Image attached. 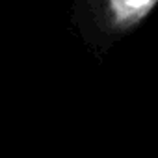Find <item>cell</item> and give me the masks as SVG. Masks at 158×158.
I'll use <instances>...</instances> for the list:
<instances>
[{"instance_id":"6da1fadb","label":"cell","mask_w":158,"mask_h":158,"mask_svg":"<svg viewBox=\"0 0 158 158\" xmlns=\"http://www.w3.org/2000/svg\"><path fill=\"white\" fill-rule=\"evenodd\" d=\"M158 0H102L104 19L114 30H128L139 24Z\"/></svg>"}]
</instances>
